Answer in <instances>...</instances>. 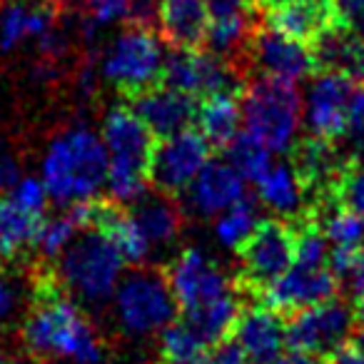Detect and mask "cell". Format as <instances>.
Listing matches in <instances>:
<instances>
[{
  "instance_id": "obj_2",
  "label": "cell",
  "mask_w": 364,
  "mask_h": 364,
  "mask_svg": "<svg viewBox=\"0 0 364 364\" xmlns=\"http://www.w3.org/2000/svg\"><path fill=\"white\" fill-rule=\"evenodd\" d=\"M102 142L107 147V188L115 200H137L150 185V170L160 140L135 115L130 105H117L102 120Z\"/></svg>"
},
{
  "instance_id": "obj_33",
  "label": "cell",
  "mask_w": 364,
  "mask_h": 364,
  "mask_svg": "<svg viewBox=\"0 0 364 364\" xmlns=\"http://www.w3.org/2000/svg\"><path fill=\"white\" fill-rule=\"evenodd\" d=\"M210 349L188 324L182 322L180 317H175L160 337V362H177V359H188L195 354Z\"/></svg>"
},
{
  "instance_id": "obj_9",
  "label": "cell",
  "mask_w": 364,
  "mask_h": 364,
  "mask_svg": "<svg viewBox=\"0 0 364 364\" xmlns=\"http://www.w3.org/2000/svg\"><path fill=\"white\" fill-rule=\"evenodd\" d=\"M289 317L292 319L284 324L287 347L319 359H327L329 354L337 352L342 344L349 342L354 332L352 309L334 297L299 309Z\"/></svg>"
},
{
  "instance_id": "obj_11",
  "label": "cell",
  "mask_w": 364,
  "mask_h": 364,
  "mask_svg": "<svg viewBox=\"0 0 364 364\" xmlns=\"http://www.w3.org/2000/svg\"><path fill=\"white\" fill-rule=\"evenodd\" d=\"M162 274L177 302V312L213 302L235 289L232 279L225 277L223 269L198 247L182 250Z\"/></svg>"
},
{
  "instance_id": "obj_14",
  "label": "cell",
  "mask_w": 364,
  "mask_h": 364,
  "mask_svg": "<svg viewBox=\"0 0 364 364\" xmlns=\"http://www.w3.org/2000/svg\"><path fill=\"white\" fill-rule=\"evenodd\" d=\"M208 6V36L205 46L240 70L252 33L257 31V0H205ZM242 73V70H240Z\"/></svg>"
},
{
  "instance_id": "obj_27",
  "label": "cell",
  "mask_w": 364,
  "mask_h": 364,
  "mask_svg": "<svg viewBox=\"0 0 364 364\" xmlns=\"http://www.w3.org/2000/svg\"><path fill=\"white\" fill-rule=\"evenodd\" d=\"M240 309H242V304L237 299V289H232L230 294L213 299V302L182 309V312H177V317L188 324L208 347H218L223 342H230Z\"/></svg>"
},
{
  "instance_id": "obj_24",
  "label": "cell",
  "mask_w": 364,
  "mask_h": 364,
  "mask_svg": "<svg viewBox=\"0 0 364 364\" xmlns=\"http://www.w3.org/2000/svg\"><path fill=\"white\" fill-rule=\"evenodd\" d=\"M334 23L329 0H289L277 8H269L267 26L282 36L312 46L314 38Z\"/></svg>"
},
{
  "instance_id": "obj_10",
  "label": "cell",
  "mask_w": 364,
  "mask_h": 364,
  "mask_svg": "<svg viewBox=\"0 0 364 364\" xmlns=\"http://www.w3.org/2000/svg\"><path fill=\"white\" fill-rule=\"evenodd\" d=\"M213 155V147L205 140V135L198 127H185L177 135L160 140L155 150L150 170V185H155L162 195L180 198L188 193L190 182L195 180L203 165Z\"/></svg>"
},
{
  "instance_id": "obj_42",
  "label": "cell",
  "mask_w": 364,
  "mask_h": 364,
  "mask_svg": "<svg viewBox=\"0 0 364 364\" xmlns=\"http://www.w3.org/2000/svg\"><path fill=\"white\" fill-rule=\"evenodd\" d=\"M21 182V167L11 155H0V193H8Z\"/></svg>"
},
{
  "instance_id": "obj_48",
  "label": "cell",
  "mask_w": 364,
  "mask_h": 364,
  "mask_svg": "<svg viewBox=\"0 0 364 364\" xmlns=\"http://www.w3.org/2000/svg\"><path fill=\"white\" fill-rule=\"evenodd\" d=\"M38 364H63V362H55V357H50V359H41ZM73 364H75V362H73Z\"/></svg>"
},
{
  "instance_id": "obj_6",
  "label": "cell",
  "mask_w": 364,
  "mask_h": 364,
  "mask_svg": "<svg viewBox=\"0 0 364 364\" xmlns=\"http://www.w3.org/2000/svg\"><path fill=\"white\" fill-rule=\"evenodd\" d=\"M162 65L165 55L155 31L150 26L130 23L105 53L102 75L120 95L132 97L162 85Z\"/></svg>"
},
{
  "instance_id": "obj_35",
  "label": "cell",
  "mask_w": 364,
  "mask_h": 364,
  "mask_svg": "<svg viewBox=\"0 0 364 364\" xmlns=\"http://www.w3.org/2000/svg\"><path fill=\"white\" fill-rule=\"evenodd\" d=\"M80 230V225L75 223L70 213L60 215V218H53L43 223L41 237H38L36 250H41L43 257H55V255H63V250L70 245V240L75 237V232Z\"/></svg>"
},
{
  "instance_id": "obj_47",
  "label": "cell",
  "mask_w": 364,
  "mask_h": 364,
  "mask_svg": "<svg viewBox=\"0 0 364 364\" xmlns=\"http://www.w3.org/2000/svg\"><path fill=\"white\" fill-rule=\"evenodd\" d=\"M53 3H55V6H77V3H82V0H53Z\"/></svg>"
},
{
  "instance_id": "obj_16",
  "label": "cell",
  "mask_w": 364,
  "mask_h": 364,
  "mask_svg": "<svg viewBox=\"0 0 364 364\" xmlns=\"http://www.w3.org/2000/svg\"><path fill=\"white\" fill-rule=\"evenodd\" d=\"M230 339L242 352L245 364H277L287 347L282 314L269 309L267 304L242 307Z\"/></svg>"
},
{
  "instance_id": "obj_32",
  "label": "cell",
  "mask_w": 364,
  "mask_h": 364,
  "mask_svg": "<svg viewBox=\"0 0 364 364\" xmlns=\"http://www.w3.org/2000/svg\"><path fill=\"white\" fill-rule=\"evenodd\" d=\"M257 223H259L257 205H255V200H250L247 195H245L232 208L225 210V215L218 220V225H215V232H218L220 242H223L225 247L235 250L250 232H252Z\"/></svg>"
},
{
  "instance_id": "obj_13",
  "label": "cell",
  "mask_w": 364,
  "mask_h": 364,
  "mask_svg": "<svg viewBox=\"0 0 364 364\" xmlns=\"http://www.w3.org/2000/svg\"><path fill=\"white\" fill-rule=\"evenodd\" d=\"M354 92V80L344 73L322 70L309 82L302 102L304 125L309 135L337 142L347 130V110Z\"/></svg>"
},
{
  "instance_id": "obj_40",
  "label": "cell",
  "mask_w": 364,
  "mask_h": 364,
  "mask_svg": "<svg viewBox=\"0 0 364 364\" xmlns=\"http://www.w3.org/2000/svg\"><path fill=\"white\" fill-rule=\"evenodd\" d=\"M18 309V287L13 279L0 269V324L11 322Z\"/></svg>"
},
{
  "instance_id": "obj_20",
  "label": "cell",
  "mask_w": 364,
  "mask_h": 364,
  "mask_svg": "<svg viewBox=\"0 0 364 364\" xmlns=\"http://www.w3.org/2000/svg\"><path fill=\"white\" fill-rule=\"evenodd\" d=\"M65 142L73 167V200L77 203V200L95 198L97 190L105 185L107 167H110L105 142L82 127L65 135Z\"/></svg>"
},
{
  "instance_id": "obj_43",
  "label": "cell",
  "mask_w": 364,
  "mask_h": 364,
  "mask_svg": "<svg viewBox=\"0 0 364 364\" xmlns=\"http://www.w3.org/2000/svg\"><path fill=\"white\" fill-rule=\"evenodd\" d=\"M277 364H324V362L319 357H312V354L294 352V349H289V354H284Z\"/></svg>"
},
{
  "instance_id": "obj_37",
  "label": "cell",
  "mask_w": 364,
  "mask_h": 364,
  "mask_svg": "<svg viewBox=\"0 0 364 364\" xmlns=\"http://www.w3.org/2000/svg\"><path fill=\"white\" fill-rule=\"evenodd\" d=\"M11 195L26 210H31V213H38V215H46L48 190H46V185H43L41 180H36V177H26V180L18 182L16 188H13Z\"/></svg>"
},
{
  "instance_id": "obj_30",
  "label": "cell",
  "mask_w": 364,
  "mask_h": 364,
  "mask_svg": "<svg viewBox=\"0 0 364 364\" xmlns=\"http://www.w3.org/2000/svg\"><path fill=\"white\" fill-rule=\"evenodd\" d=\"M228 152V160L245 180L257 182L264 172L272 165V155H269V147H264L257 137H252L247 130L237 132V135L230 140V145L225 147Z\"/></svg>"
},
{
  "instance_id": "obj_45",
  "label": "cell",
  "mask_w": 364,
  "mask_h": 364,
  "mask_svg": "<svg viewBox=\"0 0 364 364\" xmlns=\"http://www.w3.org/2000/svg\"><path fill=\"white\" fill-rule=\"evenodd\" d=\"M160 364H215V362H213V354H210V349H205V352L195 354V357L177 359V362H160Z\"/></svg>"
},
{
  "instance_id": "obj_34",
  "label": "cell",
  "mask_w": 364,
  "mask_h": 364,
  "mask_svg": "<svg viewBox=\"0 0 364 364\" xmlns=\"http://www.w3.org/2000/svg\"><path fill=\"white\" fill-rule=\"evenodd\" d=\"M329 267L349 297H364V245L352 252H329Z\"/></svg>"
},
{
  "instance_id": "obj_8",
  "label": "cell",
  "mask_w": 364,
  "mask_h": 364,
  "mask_svg": "<svg viewBox=\"0 0 364 364\" xmlns=\"http://www.w3.org/2000/svg\"><path fill=\"white\" fill-rule=\"evenodd\" d=\"M117 314L122 327L137 337L162 332L177 317V302L165 274L142 269L125 277L117 289Z\"/></svg>"
},
{
  "instance_id": "obj_28",
  "label": "cell",
  "mask_w": 364,
  "mask_h": 364,
  "mask_svg": "<svg viewBox=\"0 0 364 364\" xmlns=\"http://www.w3.org/2000/svg\"><path fill=\"white\" fill-rule=\"evenodd\" d=\"M255 185H257V195L262 200V205H267L274 215L297 220L307 210V205H304V190L289 162L269 165V170Z\"/></svg>"
},
{
  "instance_id": "obj_39",
  "label": "cell",
  "mask_w": 364,
  "mask_h": 364,
  "mask_svg": "<svg viewBox=\"0 0 364 364\" xmlns=\"http://www.w3.org/2000/svg\"><path fill=\"white\" fill-rule=\"evenodd\" d=\"M334 23L349 28L364 41V0H329Z\"/></svg>"
},
{
  "instance_id": "obj_49",
  "label": "cell",
  "mask_w": 364,
  "mask_h": 364,
  "mask_svg": "<svg viewBox=\"0 0 364 364\" xmlns=\"http://www.w3.org/2000/svg\"><path fill=\"white\" fill-rule=\"evenodd\" d=\"M0 364H8V362H6V357H3V352H0Z\"/></svg>"
},
{
  "instance_id": "obj_21",
  "label": "cell",
  "mask_w": 364,
  "mask_h": 364,
  "mask_svg": "<svg viewBox=\"0 0 364 364\" xmlns=\"http://www.w3.org/2000/svg\"><path fill=\"white\" fill-rule=\"evenodd\" d=\"M188 190L200 213L218 215L245 198V177L230 162L208 160Z\"/></svg>"
},
{
  "instance_id": "obj_29",
  "label": "cell",
  "mask_w": 364,
  "mask_h": 364,
  "mask_svg": "<svg viewBox=\"0 0 364 364\" xmlns=\"http://www.w3.org/2000/svg\"><path fill=\"white\" fill-rule=\"evenodd\" d=\"M137 200L140 203L132 208V215L145 232L147 242H172L182 228V215L170 195H140Z\"/></svg>"
},
{
  "instance_id": "obj_1",
  "label": "cell",
  "mask_w": 364,
  "mask_h": 364,
  "mask_svg": "<svg viewBox=\"0 0 364 364\" xmlns=\"http://www.w3.org/2000/svg\"><path fill=\"white\" fill-rule=\"evenodd\" d=\"M23 344L31 357L73 359L75 364H100L102 344L92 324L73 302L58 269L41 264L33 272L31 309L23 322Z\"/></svg>"
},
{
  "instance_id": "obj_22",
  "label": "cell",
  "mask_w": 364,
  "mask_h": 364,
  "mask_svg": "<svg viewBox=\"0 0 364 364\" xmlns=\"http://www.w3.org/2000/svg\"><path fill=\"white\" fill-rule=\"evenodd\" d=\"M155 26L172 48H203L208 6L205 0H157Z\"/></svg>"
},
{
  "instance_id": "obj_46",
  "label": "cell",
  "mask_w": 364,
  "mask_h": 364,
  "mask_svg": "<svg viewBox=\"0 0 364 364\" xmlns=\"http://www.w3.org/2000/svg\"><path fill=\"white\" fill-rule=\"evenodd\" d=\"M257 3L269 11V8H277V6H282V3H289V0H257Z\"/></svg>"
},
{
  "instance_id": "obj_7",
  "label": "cell",
  "mask_w": 364,
  "mask_h": 364,
  "mask_svg": "<svg viewBox=\"0 0 364 364\" xmlns=\"http://www.w3.org/2000/svg\"><path fill=\"white\" fill-rule=\"evenodd\" d=\"M162 85L205 97L213 92H237L242 95V73L225 58L203 48H172L162 65Z\"/></svg>"
},
{
  "instance_id": "obj_5",
  "label": "cell",
  "mask_w": 364,
  "mask_h": 364,
  "mask_svg": "<svg viewBox=\"0 0 364 364\" xmlns=\"http://www.w3.org/2000/svg\"><path fill=\"white\" fill-rule=\"evenodd\" d=\"M122 262L125 259L120 257V252L100 232L87 230L77 240H70V245L63 250L58 274L70 297L75 294L82 302L102 304L115 292Z\"/></svg>"
},
{
  "instance_id": "obj_44",
  "label": "cell",
  "mask_w": 364,
  "mask_h": 364,
  "mask_svg": "<svg viewBox=\"0 0 364 364\" xmlns=\"http://www.w3.org/2000/svg\"><path fill=\"white\" fill-rule=\"evenodd\" d=\"M354 329H357V342L364 344V297L357 299V307H354Z\"/></svg>"
},
{
  "instance_id": "obj_41",
  "label": "cell",
  "mask_w": 364,
  "mask_h": 364,
  "mask_svg": "<svg viewBox=\"0 0 364 364\" xmlns=\"http://www.w3.org/2000/svg\"><path fill=\"white\" fill-rule=\"evenodd\" d=\"M329 364H364V344L362 342H347L337 349L334 354H329Z\"/></svg>"
},
{
  "instance_id": "obj_12",
  "label": "cell",
  "mask_w": 364,
  "mask_h": 364,
  "mask_svg": "<svg viewBox=\"0 0 364 364\" xmlns=\"http://www.w3.org/2000/svg\"><path fill=\"white\" fill-rule=\"evenodd\" d=\"M337 274L329 262L294 259L289 269L262 292V302L277 314H294L304 307L327 302L337 294Z\"/></svg>"
},
{
  "instance_id": "obj_25",
  "label": "cell",
  "mask_w": 364,
  "mask_h": 364,
  "mask_svg": "<svg viewBox=\"0 0 364 364\" xmlns=\"http://www.w3.org/2000/svg\"><path fill=\"white\" fill-rule=\"evenodd\" d=\"M46 215L26 210L13 195L0 193V262H13L36 250Z\"/></svg>"
},
{
  "instance_id": "obj_38",
  "label": "cell",
  "mask_w": 364,
  "mask_h": 364,
  "mask_svg": "<svg viewBox=\"0 0 364 364\" xmlns=\"http://www.w3.org/2000/svg\"><path fill=\"white\" fill-rule=\"evenodd\" d=\"M344 135L352 140L354 150L364 157V87H354L352 100H349V110H347V130Z\"/></svg>"
},
{
  "instance_id": "obj_15",
  "label": "cell",
  "mask_w": 364,
  "mask_h": 364,
  "mask_svg": "<svg viewBox=\"0 0 364 364\" xmlns=\"http://www.w3.org/2000/svg\"><path fill=\"white\" fill-rule=\"evenodd\" d=\"M245 63L252 65L259 75L282 77V80H304L317 70L312 48L294 38L282 36L274 28H259L252 33Z\"/></svg>"
},
{
  "instance_id": "obj_23",
  "label": "cell",
  "mask_w": 364,
  "mask_h": 364,
  "mask_svg": "<svg viewBox=\"0 0 364 364\" xmlns=\"http://www.w3.org/2000/svg\"><path fill=\"white\" fill-rule=\"evenodd\" d=\"M309 48H312L317 70L344 73L352 80L364 77V41L349 28L332 23L327 31L314 38Z\"/></svg>"
},
{
  "instance_id": "obj_31",
  "label": "cell",
  "mask_w": 364,
  "mask_h": 364,
  "mask_svg": "<svg viewBox=\"0 0 364 364\" xmlns=\"http://www.w3.org/2000/svg\"><path fill=\"white\" fill-rule=\"evenodd\" d=\"M43 177H46V190L48 195L58 200V203H70L73 200V167H70V152H68L65 137L55 140L50 145L43 162Z\"/></svg>"
},
{
  "instance_id": "obj_19",
  "label": "cell",
  "mask_w": 364,
  "mask_h": 364,
  "mask_svg": "<svg viewBox=\"0 0 364 364\" xmlns=\"http://www.w3.org/2000/svg\"><path fill=\"white\" fill-rule=\"evenodd\" d=\"M55 6L46 0H8L0 6V50L11 53L28 41L53 36Z\"/></svg>"
},
{
  "instance_id": "obj_4",
  "label": "cell",
  "mask_w": 364,
  "mask_h": 364,
  "mask_svg": "<svg viewBox=\"0 0 364 364\" xmlns=\"http://www.w3.org/2000/svg\"><path fill=\"white\" fill-rule=\"evenodd\" d=\"M237 277L232 279L235 289L252 297L282 277L294 262L297 250V228L282 220H259L255 230L237 245Z\"/></svg>"
},
{
  "instance_id": "obj_26",
  "label": "cell",
  "mask_w": 364,
  "mask_h": 364,
  "mask_svg": "<svg viewBox=\"0 0 364 364\" xmlns=\"http://www.w3.org/2000/svg\"><path fill=\"white\" fill-rule=\"evenodd\" d=\"M242 105L237 92H213L198 97L195 110V127L205 135L213 150H225L240 130Z\"/></svg>"
},
{
  "instance_id": "obj_36",
  "label": "cell",
  "mask_w": 364,
  "mask_h": 364,
  "mask_svg": "<svg viewBox=\"0 0 364 364\" xmlns=\"http://www.w3.org/2000/svg\"><path fill=\"white\" fill-rule=\"evenodd\" d=\"M339 203H344L347 208H352L354 213H359L364 218V162H352L342 180L339 188Z\"/></svg>"
},
{
  "instance_id": "obj_17",
  "label": "cell",
  "mask_w": 364,
  "mask_h": 364,
  "mask_svg": "<svg viewBox=\"0 0 364 364\" xmlns=\"http://www.w3.org/2000/svg\"><path fill=\"white\" fill-rule=\"evenodd\" d=\"M85 230L100 232L112 247L120 252V257L130 264H140L147 257L145 232L137 225L132 210L122 208L115 198H90L85 200Z\"/></svg>"
},
{
  "instance_id": "obj_18",
  "label": "cell",
  "mask_w": 364,
  "mask_h": 364,
  "mask_svg": "<svg viewBox=\"0 0 364 364\" xmlns=\"http://www.w3.org/2000/svg\"><path fill=\"white\" fill-rule=\"evenodd\" d=\"M135 115L155 132L157 140L177 135L185 127L195 125V110H198V97L188 92L172 90L167 85H157L140 95L127 97Z\"/></svg>"
},
{
  "instance_id": "obj_3",
  "label": "cell",
  "mask_w": 364,
  "mask_h": 364,
  "mask_svg": "<svg viewBox=\"0 0 364 364\" xmlns=\"http://www.w3.org/2000/svg\"><path fill=\"white\" fill-rule=\"evenodd\" d=\"M240 105L245 130L269 147V152H287L294 145L302 122V95L292 80L255 77L245 82Z\"/></svg>"
}]
</instances>
